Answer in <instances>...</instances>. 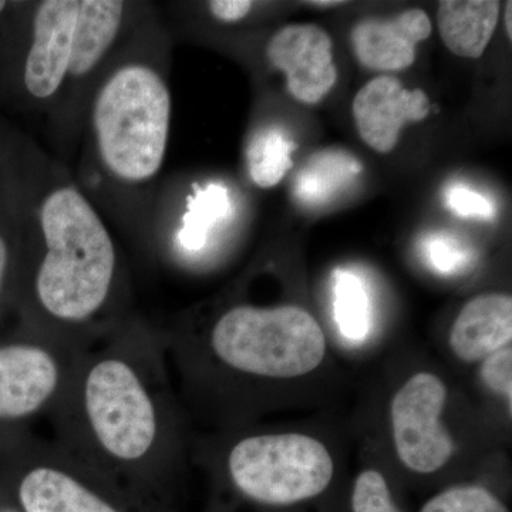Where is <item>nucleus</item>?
<instances>
[{"mask_svg": "<svg viewBox=\"0 0 512 512\" xmlns=\"http://www.w3.org/2000/svg\"><path fill=\"white\" fill-rule=\"evenodd\" d=\"M46 255L36 275L40 305L52 318L79 323L100 311L116 272V249L89 201L56 190L42 207Z\"/></svg>", "mask_w": 512, "mask_h": 512, "instance_id": "f257e3e1", "label": "nucleus"}, {"mask_svg": "<svg viewBox=\"0 0 512 512\" xmlns=\"http://www.w3.org/2000/svg\"><path fill=\"white\" fill-rule=\"evenodd\" d=\"M80 410L87 436L111 464L107 478L124 474L130 490L158 501L146 464L163 446V407L141 370L123 356L100 357L84 370Z\"/></svg>", "mask_w": 512, "mask_h": 512, "instance_id": "f03ea898", "label": "nucleus"}, {"mask_svg": "<svg viewBox=\"0 0 512 512\" xmlns=\"http://www.w3.org/2000/svg\"><path fill=\"white\" fill-rule=\"evenodd\" d=\"M171 96L160 74L143 64L121 67L101 87L93 123L101 160L128 183L150 180L163 165Z\"/></svg>", "mask_w": 512, "mask_h": 512, "instance_id": "7ed1b4c3", "label": "nucleus"}, {"mask_svg": "<svg viewBox=\"0 0 512 512\" xmlns=\"http://www.w3.org/2000/svg\"><path fill=\"white\" fill-rule=\"evenodd\" d=\"M211 348L238 372L291 379L318 369L326 340L316 319L299 306H237L215 323Z\"/></svg>", "mask_w": 512, "mask_h": 512, "instance_id": "20e7f679", "label": "nucleus"}, {"mask_svg": "<svg viewBox=\"0 0 512 512\" xmlns=\"http://www.w3.org/2000/svg\"><path fill=\"white\" fill-rule=\"evenodd\" d=\"M229 480L248 503L288 508L328 490L335 464L328 448L303 434H264L242 439L228 456Z\"/></svg>", "mask_w": 512, "mask_h": 512, "instance_id": "39448f33", "label": "nucleus"}, {"mask_svg": "<svg viewBox=\"0 0 512 512\" xmlns=\"http://www.w3.org/2000/svg\"><path fill=\"white\" fill-rule=\"evenodd\" d=\"M10 495L23 512H168L92 468L52 461L23 470Z\"/></svg>", "mask_w": 512, "mask_h": 512, "instance_id": "423d86ee", "label": "nucleus"}, {"mask_svg": "<svg viewBox=\"0 0 512 512\" xmlns=\"http://www.w3.org/2000/svg\"><path fill=\"white\" fill-rule=\"evenodd\" d=\"M446 402V384L427 372L410 377L394 394V446L400 461L414 473H436L453 457V437L441 423Z\"/></svg>", "mask_w": 512, "mask_h": 512, "instance_id": "0eeeda50", "label": "nucleus"}, {"mask_svg": "<svg viewBox=\"0 0 512 512\" xmlns=\"http://www.w3.org/2000/svg\"><path fill=\"white\" fill-rule=\"evenodd\" d=\"M332 49V37L319 26L289 25L269 40L266 57L285 73L286 87L293 99L316 104L338 82Z\"/></svg>", "mask_w": 512, "mask_h": 512, "instance_id": "6e6552de", "label": "nucleus"}, {"mask_svg": "<svg viewBox=\"0 0 512 512\" xmlns=\"http://www.w3.org/2000/svg\"><path fill=\"white\" fill-rule=\"evenodd\" d=\"M62 383V363L49 348L30 343L0 346V420L33 416Z\"/></svg>", "mask_w": 512, "mask_h": 512, "instance_id": "1a4fd4ad", "label": "nucleus"}, {"mask_svg": "<svg viewBox=\"0 0 512 512\" xmlns=\"http://www.w3.org/2000/svg\"><path fill=\"white\" fill-rule=\"evenodd\" d=\"M430 100L421 89L407 90L399 79L379 76L366 83L353 100L359 136L380 154L394 150L400 131L429 116Z\"/></svg>", "mask_w": 512, "mask_h": 512, "instance_id": "9d476101", "label": "nucleus"}, {"mask_svg": "<svg viewBox=\"0 0 512 512\" xmlns=\"http://www.w3.org/2000/svg\"><path fill=\"white\" fill-rule=\"evenodd\" d=\"M79 8L80 2L76 0H46L36 10L33 43L26 59L25 84L37 99L53 96L69 72Z\"/></svg>", "mask_w": 512, "mask_h": 512, "instance_id": "9b49d317", "label": "nucleus"}, {"mask_svg": "<svg viewBox=\"0 0 512 512\" xmlns=\"http://www.w3.org/2000/svg\"><path fill=\"white\" fill-rule=\"evenodd\" d=\"M429 15L404 10L390 19L367 18L353 28V52L362 66L376 72H399L412 66L416 47L431 35Z\"/></svg>", "mask_w": 512, "mask_h": 512, "instance_id": "f8f14e48", "label": "nucleus"}, {"mask_svg": "<svg viewBox=\"0 0 512 512\" xmlns=\"http://www.w3.org/2000/svg\"><path fill=\"white\" fill-rule=\"evenodd\" d=\"M512 340V298L485 293L468 301L450 332V348L466 363L483 362Z\"/></svg>", "mask_w": 512, "mask_h": 512, "instance_id": "ddd939ff", "label": "nucleus"}, {"mask_svg": "<svg viewBox=\"0 0 512 512\" xmlns=\"http://www.w3.org/2000/svg\"><path fill=\"white\" fill-rule=\"evenodd\" d=\"M500 16L497 0H443L437 25L444 46L464 59H480L493 39Z\"/></svg>", "mask_w": 512, "mask_h": 512, "instance_id": "4468645a", "label": "nucleus"}, {"mask_svg": "<svg viewBox=\"0 0 512 512\" xmlns=\"http://www.w3.org/2000/svg\"><path fill=\"white\" fill-rule=\"evenodd\" d=\"M124 3L117 0H83L74 25L69 74L92 72L119 33Z\"/></svg>", "mask_w": 512, "mask_h": 512, "instance_id": "2eb2a0df", "label": "nucleus"}, {"mask_svg": "<svg viewBox=\"0 0 512 512\" xmlns=\"http://www.w3.org/2000/svg\"><path fill=\"white\" fill-rule=\"evenodd\" d=\"M362 173V164L345 151L318 153L301 168L293 183V197L309 208L323 207L348 190Z\"/></svg>", "mask_w": 512, "mask_h": 512, "instance_id": "dca6fc26", "label": "nucleus"}, {"mask_svg": "<svg viewBox=\"0 0 512 512\" xmlns=\"http://www.w3.org/2000/svg\"><path fill=\"white\" fill-rule=\"evenodd\" d=\"M335 322L343 338L362 343L372 330V303L362 279L348 269L333 272Z\"/></svg>", "mask_w": 512, "mask_h": 512, "instance_id": "f3484780", "label": "nucleus"}, {"mask_svg": "<svg viewBox=\"0 0 512 512\" xmlns=\"http://www.w3.org/2000/svg\"><path fill=\"white\" fill-rule=\"evenodd\" d=\"M295 143L278 127L258 131L247 147L249 175L258 187L272 188L291 170Z\"/></svg>", "mask_w": 512, "mask_h": 512, "instance_id": "a211bd4d", "label": "nucleus"}, {"mask_svg": "<svg viewBox=\"0 0 512 512\" xmlns=\"http://www.w3.org/2000/svg\"><path fill=\"white\" fill-rule=\"evenodd\" d=\"M231 211L227 188L218 184L197 188L188 202V212L180 231L181 245L190 251L204 248L212 228L227 220Z\"/></svg>", "mask_w": 512, "mask_h": 512, "instance_id": "6ab92c4d", "label": "nucleus"}, {"mask_svg": "<svg viewBox=\"0 0 512 512\" xmlns=\"http://www.w3.org/2000/svg\"><path fill=\"white\" fill-rule=\"evenodd\" d=\"M420 512H510L488 488L477 484L448 487L431 497Z\"/></svg>", "mask_w": 512, "mask_h": 512, "instance_id": "aec40b11", "label": "nucleus"}, {"mask_svg": "<svg viewBox=\"0 0 512 512\" xmlns=\"http://www.w3.org/2000/svg\"><path fill=\"white\" fill-rule=\"evenodd\" d=\"M421 254L427 265L443 275L463 274L474 264L473 248L460 237L448 232H433L421 241Z\"/></svg>", "mask_w": 512, "mask_h": 512, "instance_id": "412c9836", "label": "nucleus"}, {"mask_svg": "<svg viewBox=\"0 0 512 512\" xmlns=\"http://www.w3.org/2000/svg\"><path fill=\"white\" fill-rule=\"evenodd\" d=\"M352 512H404L394 501L390 485L382 473L365 470L356 478L350 495Z\"/></svg>", "mask_w": 512, "mask_h": 512, "instance_id": "4be33fe9", "label": "nucleus"}, {"mask_svg": "<svg viewBox=\"0 0 512 512\" xmlns=\"http://www.w3.org/2000/svg\"><path fill=\"white\" fill-rule=\"evenodd\" d=\"M446 204L451 212L468 220L494 221L497 215V208L490 198L464 184L447 188Z\"/></svg>", "mask_w": 512, "mask_h": 512, "instance_id": "5701e85b", "label": "nucleus"}, {"mask_svg": "<svg viewBox=\"0 0 512 512\" xmlns=\"http://www.w3.org/2000/svg\"><path fill=\"white\" fill-rule=\"evenodd\" d=\"M481 379L491 392L501 394L512 404V350L510 346L497 350L483 360Z\"/></svg>", "mask_w": 512, "mask_h": 512, "instance_id": "b1692460", "label": "nucleus"}, {"mask_svg": "<svg viewBox=\"0 0 512 512\" xmlns=\"http://www.w3.org/2000/svg\"><path fill=\"white\" fill-rule=\"evenodd\" d=\"M254 3L249 0H212L210 10L214 18L221 22L234 23L242 20L251 12Z\"/></svg>", "mask_w": 512, "mask_h": 512, "instance_id": "393cba45", "label": "nucleus"}, {"mask_svg": "<svg viewBox=\"0 0 512 512\" xmlns=\"http://www.w3.org/2000/svg\"><path fill=\"white\" fill-rule=\"evenodd\" d=\"M0 512H23L12 495H0Z\"/></svg>", "mask_w": 512, "mask_h": 512, "instance_id": "a878e982", "label": "nucleus"}, {"mask_svg": "<svg viewBox=\"0 0 512 512\" xmlns=\"http://www.w3.org/2000/svg\"><path fill=\"white\" fill-rule=\"evenodd\" d=\"M6 262H8V249H6L5 241L0 238V285H2L3 275H5Z\"/></svg>", "mask_w": 512, "mask_h": 512, "instance_id": "bb28decb", "label": "nucleus"}, {"mask_svg": "<svg viewBox=\"0 0 512 512\" xmlns=\"http://www.w3.org/2000/svg\"><path fill=\"white\" fill-rule=\"evenodd\" d=\"M306 5H311L313 8L328 9L338 8L340 5H345V2H339V0H322V2H319V0H315V2H306Z\"/></svg>", "mask_w": 512, "mask_h": 512, "instance_id": "cd10ccee", "label": "nucleus"}, {"mask_svg": "<svg viewBox=\"0 0 512 512\" xmlns=\"http://www.w3.org/2000/svg\"><path fill=\"white\" fill-rule=\"evenodd\" d=\"M512 3L507 2V5H505V30H507L508 37H512V25H511V18H512Z\"/></svg>", "mask_w": 512, "mask_h": 512, "instance_id": "c85d7f7f", "label": "nucleus"}, {"mask_svg": "<svg viewBox=\"0 0 512 512\" xmlns=\"http://www.w3.org/2000/svg\"><path fill=\"white\" fill-rule=\"evenodd\" d=\"M5 6H6V3L2 2V0H0V12H2L3 9H5Z\"/></svg>", "mask_w": 512, "mask_h": 512, "instance_id": "c756f323", "label": "nucleus"}]
</instances>
